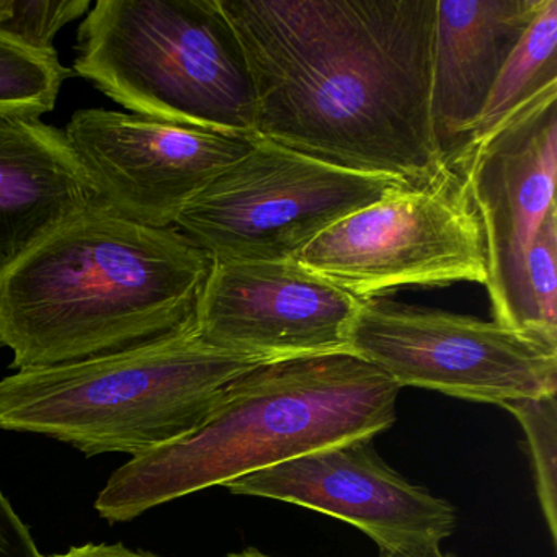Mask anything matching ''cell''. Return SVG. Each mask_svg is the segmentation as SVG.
<instances>
[{"instance_id": "cell-1", "label": "cell", "mask_w": 557, "mask_h": 557, "mask_svg": "<svg viewBox=\"0 0 557 557\" xmlns=\"http://www.w3.org/2000/svg\"><path fill=\"white\" fill-rule=\"evenodd\" d=\"M256 97V135L361 174L422 185L436 0H218Z\"/></svg>"}, {"instance_id": "cell-2", "label": "cell", "mask_w": 557, "mask_h": 557, "mask_svg": "<svg viewBox=\"0 0 557 557\" xmlns=\"http://www.w3.org/2000/svg\"><path fill=\"white\" fill-rule=\"evenodd\" d=\"M211 265L177 227L94 205L0 275V348L25 371L174 337L194 327Z\"/></svg>"}, {"instance_id": "cell-3", "label": "cell", "mask_w": 557, "mask_h": 557, "mask_svg": "<svg viewBox=\"0 0 557 557\" xmlns=\"http://www.w3.org/2000/svg\"><path fill=\"white\" fill-rule=\"evenodd\" d=\"M400 387L350 351L259 364L194 432L129 459L96 500L110 523L396 422Z\"/></svg>"}, {"instance_id": "cell-4", "label": "cell", "mask_w": 557, "mask_h": 557, "mask_svg": "<svg viewBox=\"0 0 557 557\" xmlns=\"http://www.w3.org/2000/svg\"><path fill=\"white\" fill-rule=\"evenodd\" d=\"M267 358L207 344L197 327L148 347L0 380V429L86 456L145 455L197 430L227 387Z\"/></svg>"}, {"instance_id": "cell-5", "label": "cell", "mask_w": 557, "mask_h": 557, "mask_svg": "<svg viewBox=\"0 0 557 557\" xmlns=\"http://www.w3.org/2000/svg\"><path fill=\"white\" fill-rule=\"evenodd\" d=\"M74 73L133 115L256 135V97L218 0H97Z\"/></svg>"}, {"instance_id": "cell-6", "label": "cell", "mask_w": 557, "mask_h": 557, "mask_svg": "<svg viewBox=\"0 0 557 557\" xmlns=\"http://www.w3.org/2000/svg\"><path fill=\"white\" fill-rule=\"evenodd\" d=\"M253 136L252 148L178 214L174 226L213 262L295 260L319 234L399 188Z\"/></svg>"}, {"instance_id": "cell-7", "label": "cell", "mask_w": 557, "mask_h": 557, "mask_svg": "<svg viewBox=\"0 0 557 557\" xmlns=\"http://www.w3.org/2000/svg\"><path fill=\"white\" fill-rule=\"evenodd\" d=\"M295 260L361 301L406 286L487 283L478 214L449 165L338 221Z\"/></svg>"}, {"instance_id": "cell-8", "label": "cell", "mask_w": 557, "mask_h": 557, "mask_svg": "<svg viewBox=\"0 0 557 557\" xmlns=\"http://www.w3.org/2000/svg\"><path fill=\"white\" fill-rule=\"evenodd\" d=\"M348 351L397 386L472 403L504 404L557 393V347L497 322L368 299Z\"/></svg>"}, {"instance_id": "cell-9", "label": "cell", "mask_w": 557, "mask_h": 557, "mask_svg": "<svg viewBox=\"0 0 557 557\" xmlns=\"http://www.w3.org/2000/svg\"><path fill=\"white\" fill-rule=\"evenodd\" d=\"M448 165L478 214L494 322L547 342L531 311L524 256L556 208L557 87L466 146Z\"/></svg>"}, {"instance_id": "cell-10", "label": "cell", "mask_w": 557, "mask_h": 557, "mask_svg": "<svg viewBox=\"0 0 557 557\" xmlns=\"http://www.w3.org/2000/svg\"><path fill=\"white\" fill-rule=\"evenodd\" d=\"M96 205L133 223L171 227L185 207L252 148L253 136L84 109L67 123Z\"/></svg>"}, {"instance_id": "cell-11", "label": "cell", "mask_w": 557, "mask_h": 557, "mask_svg": "<svg viewBox=\"0 0 557 557\" xmlns=\"http://www.w3.org/2000/svg\"><path fill=\"white\" fill-rule=\"evenodd\" d=\"M361 305L296 260L213 262L195 327L213 347L267 360L342 354Z\"/></svg>"}, {"instance_id": "cell-12", "label": "cell", "mask_w": 557, "mask_h": 557, "mask_svg": "<svg viewBox=\"0 0 557 557\" xmlns=\"http://www.w3.org/2000/svg\"><path fill=\"white\" fill-rule=\"evenodd\" d=\"M354 524L384 550L440 546L456 528L451 504L417 487L377 455L373 438L350 440L224 484Z\"/></svg>"}, {"instance_id": "cell-13", "label": "cell", "mask_w": 557, "mask_h": 557, "mask_svg": "<svg viewBox=\"0 0 557 557\" xmlns=\"http://www.w3.org/2000/svg\"><path fill=\"white\" fill-rule=\"evenodd\" d=\"M541 5L543 0H436L430 122L443 164L465 148L505 61Z\"/></svg>"}, {"instance_id": "cell-14", "label": "cell", "mask_w": 557, "mask_h": 557, "mask_svg": "<svg viewBox=\"0 0 557 557\" xmlns=\"http://www.w3.org/2000/svg\"><path fill=\"white\" fill-rule=\"evenodd\" d=\"M94 205L66 133L40 119L0 116V275Z\"/></svg>"}, {"instance_id": "cell-15", "label": "cell", "mask_w": 557, "mask_h": 557, "mask_svg": "<svg viewBox=\"0 0 557 557\" xmlns=\"http://www.w3.org/2000/svg\"><path fill=\"white\" fill-rule=\"evenodd\" d=\"M553 87H557V0H543L505 61L465 148L491 135L534 97Z\"/></svg>"}, {"instance_id": "cell-16", "label": "cell", "mask_w": 557, "mask_h": 557, "mask_svg": "<svg viewBox=\"0 0 557 557\" xmlns=\"http://www.w3.org/2000/svg\"><path fill=\"white\" fill-rule=\"evenodd\" d=\"M71 76L57 50H34L0 35V116L40 119L53 112Z\"/></svg>"}, {"instance_id": "cell-17", "label": "cell", "mask_w": 557, "mask_h": 557, "mask_svg": "<svg viewBox=\"0 0 557 557\" xmlns=\"http://www.w3.org/2000/svg\"><path fill=\"white\" fill-rule=\"evenodd\" d=\"M520 422L527 436L528 453L533 466L534 484L547 530L557 541V397H527L504 404Z\"/></svg>"}, {"instance_id": "cell-18", "label": "cell", "mask_w": 557, "mask_h": 557, "mask_svg": "<svg viewBox=\"0 0 557 557\" xmlns=\"http://www.w3.org/2000/svg\"><path fill=\"white\" fill-rule=\"evenodd\" d=\"M90 8V0H0V35L34 50L53 51L61 28Z\"/></svg>"}, {"instance_id": "cell-19", "label": "cell", "mask_w": 557, "mask_h": 557, "mask_svg": "<svg viewBox=\"0 0 557 557\" xmlns=\"http://www.w3.org/2000/svg\"><path fill=\"white\" fill-rule=\"evenodd\" d=\"M524 276L537 331L557 345V207L544 218L528 247Z\"/></svg>"}, {"instance_id": "cell-20", "label": "cell", "mask_w": 557, "mask_h": 557, "mask_svg": "<svg viewBox=\"0 0 557 557\" xmlns=\"http://www.w3.org/2000/svg\"><path fill=\"white\" fill-rule=\"evenodd\" d=\"M0 557H45L38 550L27 524L15 513L0 491Z\"/></svg>"}, {"instance_id": "cell-21", "label": "cell", "mask_w": 557, "mask_h": 557, "mask_svg": "<svg viewBox=\"0 0 557 557\" xmlns=\"http://www.w3.org/2000/svg\"><path fill=\"white\" fill-rule=\"evenodd\" d=\"M45 557H159L145 550H133L116 544H84V546L71 547L67 553L53 554Z\"/></svg>"}, {"instance_id": "cell-22", "label": "cell", "mask_w": 557, "mask_h": 557, "mask_svg": "<svg viewBox=\"0 0 557 557\" xmlns=\"http://www.w3.org/2000/svg\"><path fill=\"white\" fill-rule=\"evenodd\" d=\"M380 557H458L456 554L442 553L440 546L420 547L409 550H384Z\"/></svg>"}, {"instance_id": "cell-23", "label": "cell", "mask_w": 557, "mask_h": 557, "mask_svg": "<svg viewBox=\"0 0 557 557\" xmlns=\"http://www.w3.org/2000/svg\"><path fill=\"white\" fill-rule=\"evenodd\" d=\"M226 557H270L263 554L262 550L256 549V547H247V549L240 550V553L227 554Z\"/></svg>"}]
</instances>
